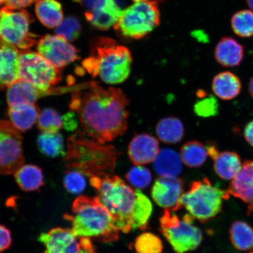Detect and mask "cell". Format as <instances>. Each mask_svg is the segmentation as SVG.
I'll return each instance as SVG.
<instances>
[{"instance_id": "cell-1", "label": "cell", "mask_w": 253, "mask_h": 253, "mask_svg": "<svg viewBox=\"0 0 253 253\" xmlns=\"http://www.w3.org/2000/svg\"><path fill=\"white\" fill-rule=\"evenodd\" d=\"M128 105L127 98L120 88H105L90 82L73 91L69 106L78 114L84 133L105 144L125 133Z\"/></svg>"}, {"instance_id": "cell-2", "label": "cell", "mask_w": 253, "mask_h": 253, "mask_svg": "<svg viewBox=\"0 0 253 253\" xmlns=\"http://www.w3.org/2000/svg\"><path fill=\"white\" fill-rule=\"evenodd\" d=\"M90 182L120 231L128 233L148 229L153 205L140 190L134 191L119 176L112 175L91 177Z\"/></svg>"}, {"instance_id": "cell-3", "label": "cell", "mask_w": 253, "mask_h": 253, "mask_svg": "<svg viewBox=\"0 0 253 253\" xmlns=\"http://www.w3.org/2000/svg\"><path fill=\"white\" fill-rule=\"evenodd\" d=\"M118 152L112 145H104L77 131L68 140L65 165L89 178L112 175Z\"/></svg>"}, {"instance_id": "cell-4", "label": "cell", "mask_w": 253, "mask_h": 253, "mask_svg": "<svg viewBox=\"0 0 253 253\" xmlns=\"http://www.w3.org/2000/svg\"><path fill=\"white\" fill-rule=\"evenodd\" d=\"M132 58L126 46L107 37H99L91 43L90 55L82 62L88 74L106 84L123 83L131 73Z\"/></svg>"}, {"instance_id": "cell-5", "label": "cell", "mask_w": 253, "mask_h": 253, "mask_svg": "<svg viewBox=\"0 0 253 253\" xmlns=\"http://www.w3.org/2000/svg\"><path fill=\"white\" fill-rule=\"evenodd\" d=\"M72 212L65 217L70 221L76 235L104 243L119 239L120 230L112 214L97 197L77 198L73 204Z\"/></svg>"}, {"instance_id": "cell-6", "label": "cell", "mask_w": 253, "mask_h": 253, "mask_svg": "<svg viewBox=\"0 0 253 253\" xmlns=\"http://www.w3.org/2000/svg\"><path fill=\"white\" fill-rule=\"evenodd\" d=\"M229 196L227 191L216 187L205 178L192 183L189 191L183 193L181 204L194 219L207 222L220 212L223 201Z\"/></svg>"}, {"instance_id": "cell-7", "label": "cell", "mask_w": 253, "mask_h": 253, "mask_svg": "<svg viewBox=\"0 0 253 253\" xmlns=\"http://www.w3.org/2000/svg\"><path fill=\"white\" fill-rule=\"evenodd\" d=\"M160 21V12L157 2H136L122 11L114 28L126 39L138 40L153 31Z\"/></svg>"}, {"instance_id": "cell-8", "label": "cell", "mask_w": 253, "mask_h": 253, "mask_svg": "<svg viewBox=\"0 0 253 253\" xmlns=\"http://www.w3.org/2000/svg\"><path fill=\"white\" fill-rule=\"evenodd\" d=\"M174 211L164 210L160 218L161 232L177 253L194 251L200 245L202 233L189 214L180 217Z\"/></svg>"}, {"instance_id": "cell-9", "label": "cell", "mask_w": 253, "mask_h": 253, "mask_svg": "<svg viewBox=\"0 0 253 253\" xmlns=\"http://www.w3.org/2000/svg\"><path fill=\"white\" fill-rule=\"evenodd\" d=\"M33 21L25 9L0 8V39L18 48H30L37 43V36L30 32Z\"/></svg>"}, {"instance_id": "cell-10", "label": "cell", "mask_w": 253, "mask_h": 253, "mask_svg": "<svg viewBox=\"0 0 253 253\" xmlns=\"http://www.w3.org/2000/svg\"><path fill=\"white\" fill-rule=\"evenodd\" d=\"M20 81L27 82L41 90L48 91L61 80L60 69L39 53L25 50L20 52Z\"/></svg>"}, {"instance_id": "cell-11", "label": "cell", "mask_w": 253, "mask_h": 253, "mask_svg": "<svg viewBox=\"0 0 253 253\" xmlns=\"http://www.w3.org/2000/svg\"><path fill=\"white\" fill-rule=\"evenodd\" d=\"M23 137L20 131L7 120H0V173H15L25 162Z\"/></svg>"}, {"instance_id": "cell-12", "label": "cell", "mask_w": 253, "mask_h": 253, "mask_svg": "<svg viewBox=\"0 0 253 253\" xmlns=\"http://www.w3.org/2000/svg\"><path fill=\"white\" fill-rule=\"evenodd\" d=\"M44 253H96L91 240L76 235L72 230L56 227L41 234Z\"/></svg>"}, {"instance_id": "cell-13", "label": "cell", "mask_w": 253, "mask_h": 253, "mask_svg": "<svg viewBox=\"0 0 253 253\" xmlns=\"http://www.w3.org/2000/svg\"><path fill=\"white\" fill-rule=\"evenodd\" d=\"M39 54L55 68H65L79 58V50L58 36L46 35L38 42Z\"/></svg>"}, {"instance_id": "cell-14", "label": "cell", "mask_w": 253, "mask_h": 253, "mask_svg": "<svg viewBox=\"0 0 253 253\" xmlns=\"http://www.w3.org/2000/svg\"><path fill=\"white\" fill-rule=\"evenodd\" d=\"M87 9L84 15L94 28L107 30L115 26L122 14L117 0H81Z\"/></svg>"}, {"instance_id": "cell-15", "label": "cell", "mask_w": 253, "mask_h": 253, "mask_svg": "<svg viewBox=\"0 0 253 253\" xmlns=\"http://www.w3.org/2000/svg\"><path fill=\"white\" fill-rule=\"evenodd\" d=\"M183 182L176 177L161 176L155 182L151 196L155 202L164 210L175 211L182 208Z\"/></svg>"}, {"instance_id": "cell-16", "label": "cell", "mask_w": 253, "mask_h": 253, "mask_svg": "<svg viewBox=\"0 0 253 253\" xmlns=\"http://www.w3.org/2000/svg\"><path fill=\"white\" fill-rule=\"evenodd\" d=\"M20 52L17 47L0 39V88L20 80Z\"/></svg>"}, {"instance_id": "cell-17", "label": "cell", "mask_w": 253, "mask_h": 253, "mask_svg": "<svg viewBox=\"0 0 253 253\" xmlns=\"http://www.w3.org/2000/svg\"><path fill=\"white\" fill-rule=\"evenodd\" d=\"M160 151L159 142L157 138L145 133L135 135L128 147L129 159L135 166L154 162Z\"/></svg>"}, {"instance_id": "cell-18", "label": "cell", "mask_w": 253, "mask_h": 253, "mask_svg": "<svg viewBox=\"0 0 253 253\" xmlns=\"http://www.w3.org/2000/svg\"><path fill=\"white\" fill-rule=\"evenodd\" d=\"M227 191L245 202L249 205V211H253V160L245 161Z\"/></svg>"}, {"instance_id": "cell-19", "label": "cell", "mask_w": 253, "mask_h": 253, "mask_svg": "<svg viewBox=\"0 0 253 253\" xmlns=\"http://www.w3.org/2000/svg\"><path fill=\"white\" fill-rule=\"evenodd\" d=\"M208 156L214 161V169L221 179H233L241 169V159L235 152H219L214 145H208Z\"/></svg>"}, {"instance_id": "cell-20", "label": "cell", "mask_w": 253, "mask_h": 253, "mask_svg": "<svg viewBox=\"0 0 253 253\" xmlns=\"http://www.w3.org/2000/svg\"><path fill=\"white\" fill-rule=\"evenodd\" d=\"M7 88V100L9 107L21 104H35L40 98L55 93L52 88L48 91L41 90L27 82L20 80Z\"/></svg>"}, {"instance_id": "cell-21", "label": "cell", "mask_w": 253, "mask_h": 253, "mask_svg": "<svg viewBox=\"0 0 253 253\" xmlns=\"http://www.w3.org/2000/svg\"><path fill=\"white\" fill-rule=\"evenodd\" d=\"M244 47L232 37L221 39L214 50L215 59L223 67L239 66L244 58Z\"/></svg>"}, {"instance_id": "cell-22", "label": "cell", "mask_w": 253, "mask_h": 253, "mask_svg": "<svg viewBox=\"0 0 253 253\" xmlns=\"http://www.w3.org/2000/svg\"><path fill=\"white\" fill-rule=\"evenodd\" d=\"M211 88L215 94L224 100L235 99L242 90V82L238 77L230 72H223L215 76Z\"/></svg>"}, {"instance_id": "cell-23", "label": "cell", "mask_w": 253, "mask_h": 253, "mask_svg": "<svg viewBox=\"0 0 253 253\" xmlns=\"http://www.w3.org/2000/svg\"><path fill=\"white\" fill-rule=\"evenodd\" d=\"M40 109L35 104H21L9 107L8 115L10 122L18 130L26 131L38 121Z\"/></svg>"}, {"instance_id": "cell-24", "label": "cell", "mask_w": 253, "mask_h": 253, "mask_svg": "<svg viewBox=\"0 0 253 253\" xmlns=\"http://www.w3.org/2000/svg\"><path fill=\"white\" fill-rule=\"evenodd\" d=\"M154 169L160 176L176 177L182 170L181 156L173 150L163 149L154 161Z\"/></svg>"}, {"instance_id": "cell-25", "label": "cell", "mask_w": 253, "mask_h": 253, "mask_svg": "<svg viewBox=\"0 0 253 253\" xmlns=\"http://www.w3.org/2000/svg\"><path fill=\"white\" fill-rule=\"evenodd\" d=\"M36 12L41 23L48 28L58 27L63 20L62 5L57 0H38Z\"/></svg>"}, {"instance_id": "cell-26", "label": "cell", "mask_w": 253, "mask_h": 253, "mask_svg": "<svg viewBox=\"0 0 253 253\" xmlns=\"http://www.w3.org/2000/svg\"><path fill=\"white\" fill-rule=\"evenodd\" d=\"M16 182L25 192L36 191L44 184L42 170L34 165H25L15 173Z\"/></svg>"}, {"instance_id": "cell-27", "label": "cell", "mask_w": 253, "mask_h": 253, "mask_svg": "<svg viewBox=\"0 0 253 253\" xmlns=\"http://www.w3.org/2000/svg\"><path fill=\"white\" fill-rule=\"evenodd\" d=\"M156 131L160 140L167 144L178 143L184 135L182 123L176 118L161 120L156 126Z\"/></svg>"}, {"instance_id": "cell-28", "label": "cell", "mask_w": 253, "mask_h": 253, "mask_svg": "<svg viewBox=\"0 0 253 253\" xmlns=\"http://www.w3.org/2000/svg\"><path fill=\"white\" fill-rule=\"evenodd\" d=\"M231 242L241 251L253 249V229L244 221H236L230 229Z\"/></svg>"}, {"instance_id": "cell-29", "label": "cell", "mask_w": 253, "mask_h": 253, "mask_svg": "<svg viewBox=\"0 0 253 253\" xmlns=\"http://www.w3.org/2000/svg\"><path fill=\"white\" fill-rule=\"evenodd\" d=\"M208 156L207 148L198 141L186 142L181 149L182 163L191 168H198L204 165Z\"/></svg>"}, {"instance_id": "cell-30", "label": "cell", "mask_w": 253, "mask_h": 253, "mask_svg": "<svg viewBox=\"0 0 253 253\" xmlns=\"http://www.w3.org/2000/svg\"><path fill=\"white\" fill-rule=\"evenodd\" d=\"M38 145L41 153L49 157L66 154L63 138L58 132H42L38 137Z\"/></svg>"}, {"instance_id": "cell-31", "label": "cell", "mask_w": 253, "mask_h": 253, "mask_svg": "<svg viewBox=\"0 0 253 253\" xmlns=\"http://www.w3.org/2000/svg\"><path fill=\"white\" fill-rule=\"evenodd\" d=\"M231 26L237 36L250 38L253 36V11L243 9L236 12L231 18Z\"/></svg>"}, {"instance_id": "cell-32", "label": "cell", "mask_w": 253, "mask_h": 253, "mask_svg": "<svg viewBox=\"0 0 253 253\" xmlns=\"http://www.w3.org/2000/svg\"><path fill=\"white\" fill-rule=\"evenodd\" d=\"M134 249L137 253H162L163 242L154 234L145 232L136 238Z\"/></svg>"}, {"instance_id": "cell-33", "label": "cell", "mask_w": 253, "mask_h": 253, "mask_svg": "<svg viewBox=\"0 0 253 253\" xmlns=\"http://www.w3.org/2000/svg\"><path fill=\"white\" fill-rule=\"evenodd\" d=\"M62 126L61 117L54 109H45L40 113L38 126L42 132H58Z\"/></svg>"}, {"instance_id": "cell-34", "label": "cell", "mask_w": 253, "mask_h": 253, "mask_svg": "<svg viewBox=\"0 0 253 253\" xmlns=\"http://www.w3.org/2000/svg\"><path fill=\"white\" fill-rule=\"evenodd\" d=\"M81 31V24L77 19L69 17L63 20L57 27L56 33L68 42H72L80 37Z\"/></svg>"}, {"instance_id": "cell-35", "label": "cell", "mask_w": 253, "mask_h": 253, "mask_svg": "<svg viewBox=\"0 0 253 253\" xmlns=\"http://www.w3.org/2000/svg\"><path fill=\"white\" fill-rule=\"evenodd\" d=\"M126 178L135 188L144 189L150 185L152 175L149 169L141 166L131 168L126 173Z\"/></svg>"}, {"instance_id": "cell-36", "label": "cell", "mask_w": 253, "mask_h": 253, "mask_svg": "<svg viewBox=\"0 0 253 253\" xmlns=\"http://www.w3.org/2000/svg\"><path fill=\"white\" fill-rule=\"evenodd\" d=\"M63 184L69 192L74 194L83 192L86 185L84 174L74 169H69L66 172Z\"/></svg>"}, {"instance_id": "cell-37", "label": "cell", "mask_w": 253, "mask_h": 253, "mask_svg": "<svg viewBox=\"0 0 253 253\" xmlns=\"http://www.w3.org/2000/svg\"><path fill=\"white\" fill-rule=\"evenodd\" d=\"M219 110V104L213 96H207L202 97V99L196 103L194 112L201 118H211L216 116Z\"/></svg>"}, {"instance_id": "cell-38", "label": "cell", "mask_w": 253, "mask_h": 253, "mask_svg": "<svg viewBox=\"0 0 253 253\" xmlns=\"http://www.w3.org/2000/svg\"><path fill=\"white\" fill-rule=\"evenodd\" d=\"M12 243L10 231L7 227L0 224V253L9 249Z\"/></svg>"}, {"instance_id": "cell-39", "label": "cell", "mask_w": 253, "mask_h": 253, "mask_svg": "<svg viewBox=\"0 0 253 253\" xmlns=\"http://www.w3.org/2000/svg\"><path fill=\"white\" fill-rule=\"evenodd\" d=\"M38 0H5V7L10 9H21L33 4Z\"/></svg>"}, {"instance_id": "cell-40", "label": "cell", "mask_w": 253, "mask_h": 253, "mask_svg": "<svg viewBox=\"0 0 253 253\" xmlns=\"http://www.w3.org/2000/svg\"><path fill=\"white\" fill-rule=\"evenodd\" d=\"M63 125L67 130L73 131L77 128L78 122L74 112L66 114L62 118Z\"/></svg>"}, {"instance_id": "cell-41", "label": "cell", "mask_w": 253, "mask_h": 253, "mask_svg": "<svg viewBox=\"0 0 253 253\" xmlns=\"http://www.w3.org/2000/svg\"><path fill=\"white\" fill-rule=\"evenodd\" d=\"M244 136L247 142L253 147V120L246 126Z\"/></svg>"}, {"instance_id": "cell-42", "label": "cell", "mask_w": 253, "mask_h": 253, "mask_svg": "<svg viewBox=\"0 0 253 253\" xmlns=\"http://www.w3.org/2000/svg\"><path fill=\"white\" fill-rule=\"evenodd\" d=\"M249 91L250 94H251V96L253 98V77L251 78L249 82Z\"/></svg>"}, {"instance_id": "cell-43", "label": "cell", "mask_w": 253, "mask_h": 253, "mask_svg": "<svg viewBox=\"0 0 253 253\" xmlns=\"http://www.w3.org/2000/svg\"><path fill=\"white\" fill-rule=\"evenodd\" d=\"M247 3H248V5L249 7L252 9L253 11V0H246Z\"/></svg>"}, {"instance_id": "cell-44", "label": "cell", "mask_w": 253, "mask_h": 253, "mask_svg": "<svg viewBox=\"0 0 253 253\" xmlns=\"http://www.w3.org/2000/svg\"><path fill=\"white\" fill-rule=\"evenodd\" d=\"M133 1L135 2H140V1H156V0H133Z\"/></svg>"}, {"instance_id": "cell-45", "label": "cell", "mask_w": 253, "mask_h": 253, "mask_svg": "<svg viewBox=\"0 0 253 253\" xmlns=\"http://www.w3.org/2000/svg\"><path fill=\"white\" fill-rule=\"evenodd\" d=\"M5 0H0V7H1V6L4 4Z\"/></svg>"}, {"instance_id": "cell-46", "label": "cell", "mask_w": 253, "mask_h": 253, "mask_svg": "<svg viewBox=\"0 0 253 253\" xmlns=\"http://www.w3.org/2000/svg\"><path fill=\"white\" fill-rule=\"evenodd\" d=\"M249 253H253V252H250Z\"/></svg>"}]
</instances>
